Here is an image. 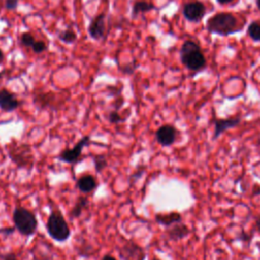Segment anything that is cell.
Wrapping results in <instances>:
<instances>
[{"label": "cell", "mask_w": 260, "mask_h": 260, "mask_svg": "<svg viewBox=\"0 0 260 260\" xmlns=\"http://www.w3.org/2000/svg\"><path fill=\"white\" fill-rule=\"evenodd\" d=\"M134 70H135V64H134V62L131 63V64H127V65L125 66V68L122 69V71H123L124 73H127V74H132V73L134 72Z\"/></svg>", "instance_id": "obj_25"}, {"label": "cell", "mask_w": 260, "mask_h": 260, "mask_svg": "<svg viewBox=\"0 0 260 260\" xmlns=\"http://www.w3.org/2000/svg\"><path fill=\"white\" fill-rule=\"evenodd\" d=\"M235 0H216V2L218 4H221V5H224V4H229V3H232L234 2Z\"/></svg>", "instance_id": "obj_31"}, {"label": "cell", "mask_w": 260, "mask_h": 260, "mask_svg": "<svg viewBox=\"0 0 260 260\" xmlns=\"http://www.w3.org/2000/svg\"><path fill=\"white\" fill-rule=\"evenodd\" d=\"M7 154L17 168L29 171L34 168L35 155L29 144L12 139L7 146Z\"/></svg>", "instance_id": "obj_3"}, {"label": "cell", "mask_w": 260, "mask_h": 260, "mask_svg": "<svg viewBox=\"0 0 260 260\" xmlns=\"http://www.w3.org/2000/svg\"><path fill=\"white\" fill-rule=\"evenodd\" d=\"M92 159H93L94 170L96 173L103 172L108 166V160L104 154H95L93 155Z\"/></svg>", "instance_id": "obj_19"}, {"label": "cell", "mask_w": 260, "mask_h": 260, "mask_svg": "<svg viewBox=\"0 0 260 260\" xmlns=\"http://www.w3.org/2000/svg\"><path fill=\"white\" fill-rule=\"evenodd\" d=\"M168 238L172 241H179L186 238L190 234V229L182 221L177 222L166 230Z\"/></svg>", "instance_id": "obj_13"}, {"label": "cell", "mask_w": 260, "mask_h": 260, "mask_svg": "<svg viewBox=\"0 0 260 260\" xmlns=\"http://www.w3.org/2000/svg\"><path fill=\"white\" fill-rule=\"evenodd\" d=\"M76 187L82 193H90L96 189L98 181L92 175L85 174L77 179Z\"/></svg>", "instance_id": "obj_14"}, {"label": "cell", "mask_w": 260, "mask_h": 260, "mask_svg": "<svg viewBox=\"0 0 260 260\" xmlns=\"http://www.w3.org/2000/svg\"><path fill=\"white\" fill-rule=\"evenodd\" d=\"M46 230L49 236L56 242H65L71 235L70 228L60 211L54 210L48 216Z\"/></svg>", "instance_id": "obj_5"}, {"label": "cell", "mask_w": 260, "mask_h": 260, "mask_svg": "<svg viewBox=\"0 0 260 260\" xmlns=\"http://www.w3.org/2000/svg\"><path fill=\"white\" fill-rule=\"evenodd\" d=\"M12 220L20 235L25 237L35 235L38 228V219L29 209L22 206L15 207L12 213Z\"/></svg>", "instance_id": "obj_4"}, {"label": "cell", "mask_w": 260, "mask_h": 260, "mask_svg": "<svg viewBox=\"0 0 260 260\" xmlns=\"http://www.w3.org/2000/svg\"><path fill=\"white\" fill-rule=\"evenodd\" d=\"M1 260H18V259L14 253L9 252V253H6L3 256H1Z\"/></svg>", "instance_id": "obj_26"}, {"label": "cell", "mask_w": 260, "mask_h": 260, "mask_svg": "<svg viewBox=\"0 0 260 260\" xmlns=\"http://www.w3.org/2000/svg\"><path fill=\"white\" fill-rule=\"evenodd\" d=\"M102 260H117V259L114 258V257L111 256V255H105V256L102 258Z\"/></svg>", "instance_id": "obj_32"}, {"label": "cell", "mask_w": 260, "mask_h": 260, "mask_svg": "<svg viewBox=\"0 0 260 260\" xmlns=\"http://www.w3.org/2000/svg\"><path fill=\"white\" fill-rule=\"evenodd\" d=\"M154 219L158 224L169 228L177 222L182 221V215L180 212H176V211H172L168 213H156L154 216Z\"/></svg>", "instance_id": "obj_15"}, {"label": "cell", "mask_w": 260, "mask_h": 260, "mask_svg": "<svg viewBox=\"0 0 260 260\" xmlns=\"http://www.w3.org/2000/svg\"><path fill=\"white\" fill-rule=\"evenodd\" d=\"M108 119H109V121H110L112 124H118V123H121V122L125 121V118H123V117L118 113L117 110L110 112Z\"/></svg>", "instance_id": "obj_22"}, {"label": "cell", "mask_w": 260, "mask_h": 260, "mask_svg": "<svg viewBox=\"0 0 260 260\" xmlns=\"http://www.w3.org/2000/svg\"><path fill=\"white\" fill-rule=\"evenodd\" d=\"M142 173H143V169H139V170H137L135 173H133L132 178L134 179V181H136L137 179H139V178L142 176Z\"/></svg>", "instance_id": "obj_29"}, {"label": "cell", "mask_w": 260, "mask_h": 260, "mask_svg": "<svg viewBox=\"0 0 260 260\" xmlns=\"http://www.w3.org/2000/svg\"><path fill=\"white\" fill-rule=\"evenodd\" d=\"M88 34L93 40H101L106 34V22L105 14L102 13L94 17L88 25Z\"/></svg>", "instance_id": "obj_11"}, {"label": "cell", "mask_w": 260, "mask_h": 260, "mask_svg": "<svg viewBox=\"0 0 260 260\" xmlns=\"http://www.w3.org/2000/svg\"><path fill=\"white\" fill-rule=\"evenodd\" d=\"M183 15L190 22H199L206 14V7L200 1H191L183 6Z\"/></svg>", "instance_id": "obj_7"}, {"label": "cell", "mask_w": 260, "mask_h": 260, "mask_svg": "<svg viewBox=\"0 0 260 260\" xmlns=\"http://www.w3.org/2000/svg\"><path fill=\"white\" fill-rule=\"evenodd\" d=\"M35 42H36V40H35L34 36L29 32H24L20 36V43L24 47H32Z\"/></svg>", "instance_id": "obj_21"}, {"label": "cell", "mask_w": 260, "mask_h": 260, "mask_svg": "<svg viewBox=\"0 0 260 260\" xmlns=\"http://www.w3.org/2000/svg\"><path fill=\"white\" fill-rule=\"evenodd\" d=\"M155 8V6L147 1H136L133 5L132 8V16L136 17L139 13H144V12H148L150 10H153Z\"/></svg>", "instance_id": "obj_17"}, {"label": "cell", "mask_w": 260, "mask_h": 260, "mask_svg": "<svg viewBox=\"0 0 260 260\" xmlns=\"http://www.w3.org/2000/svg\"><path fill=\"white\" fill-rule=\"evenodd\" d=\"M31 48H32V50H34L35 53L41 54V53H43V52L46 50V45H45V43L42 42V41H36Z\"/></svg>", "instance_id": "obj_23"}, {"label": "cell", "mask_w": 260, "mask_h": 260, "mask_svg": "<svg viewBox=\"0 0 260 260\" xmlns=\"http://www.w3.org/2000/svg\"><path fill=\"white\" fill-rule=\"evenodd\" d=\"M182 64L190 71L198 72L206 67V59L199 45L193 41H185L179 52Z\"/></svg>", "instance_id": "obj_1"}, {"label": "cell", "mask_w": 260, "mask_h": 260, "mask_svg": "<svg viewBox=\"0 0 260 260\" xmlns=\"http://www.w3.org/2000/svg\"><path fill=\"white\" fill-rule=\"evenodd\" d=\"M119 255L123 260H144L145 258L143 249L131 240H128L124 246L119 249Z\"/></svg>", "instance_id": "obj_9"}, {"label": "cell", "mask_w": 260, "mask_h": 260, "mask_svg": "<svg viewBox=\"0 0 260 260\" xmlns=\"http://www.w3.org/2000/svg\"><path fill=\"white\" fill-rule=\"evenodd\" d=\"M248 36L254 42H260V20L252 21L247 28Z\"/></svg>", "instance_id": "obj_18"}, {"label": "cell", "mask_w": 260, "mask_h": 260, "mask_svg": "<svg viewBox=\"0 0 260 260\" xmlns=\"http://www.w3.org/2000/svg\"><path fill=\"white\" fill-rule=\"evenodd\" d=\"M255 225H256V230L260 233V214L257 215L255 218Z\"/></svg>", "instance_id": "obj_30"}, {"label": "cell", "mask_w": 260, "mask_h": 260, "mask_svg": "<svg viewBox=\"0 0 260 260\" xmlns=\"http://www.w3.org/2000/svg\"><path fill=\"white\" fill-rule=\"evenodd\" d=\"M240 117H233V118H225V119H214L213 125H214V132L212 135V139H217L223 132H225L229 129L237 127L241 123Z\"/></svg>", "instance_id": "obj_10"}, {"label": "cell", "mask_w": 260, "mask_h": 260, "mask_svg": "<svg viewBox=\"0 0 260 260\" xmlns=\"http://www.w3.org/2000/svg\"><path fill=\"white\" fill-rule=\"evenodd\" d=\"M152 260H160V259H158V258H153Z\"/></svg>", "instance_id": "obj_35"}, {"label": "cell", "mask_w": 260, "mask_h": 260, "mask_svg": "<svg viewBox=\"0 0 260 260\" xmlns=\"http://www.w3.org/2000/svg\"><path fill=\"white\" fill-rule=\"evenodd\" d=\"M177 136L178 130L172 124H164L155 131V139L161 146H170L174 144Z\"/></svg>", "instance_id": "obj_8"}, {"label": "cell", "mask_w": 260, "mask_h": 260, "mask_svg": "<svg viewBox=\"0 0 260 260\" xmlns=\"http://www.w3.org/2000/svg\"><path fill=\"white\" fill-rule=\"evenodd\" d=\"M238 19L230 12H218L209 17L206 21V29L210 34L219 36H229L242 28H238Z\"/></svg>", "instance_id": "obj_2"}, {"label": "cell", "mask_w": 260, "mask_h": 260, "mask_svg": "<svg viewBox=\"0 0 260 260\" xmlns=\"http://www.w3.org/2000/svg\"><path fill=\"white\" fill-rule=\"evenodd\" d=\"M15 231V226H10V228H5V229H0V234H4V235H11L13 234Z\"/></svg>", "instance_id": "obj_28"}, {"label": "cell", "mask_w": 260, "mask_h": 260, "mask_svg": "<svg viewBox=\"0 0 260 260\" xmlns=\"http://www.w3.org/2000/svg\"><path fill=\"white\" fill-rule=\"evenodd\" d=\"M88 205V199L85 196H79L74 204V206L72 207V209L69 212V215L71 218H76L79 217L80 214L82 213L83 209L85 207H87Z\"/></svg>", "instance_id": "obj_16"}, {"label": "cell", "mask_w": 260, "mask_h": 260, "mask_svg": "<svg viewBox=\"0 0 260 260\" xmlns=\"http://www.w3.org/2000/svg\"><path fill=\"white\" fill-rule=\"evenodd\" d=\"M89 142H90L89 135H85V136L81 137L72 148H65L64 150H62L59 153V155H58L59 160L66 162V164H71V165L76 164L77 161H79V159L81 157L83 147L85 145H87Z\"/></svg>", "instance_id": "obj_6"}, {"label": "cell", "mask_w": 260, "mask_h": 260, "mask_svg": "<svg viewBox=\"0 0 260 260\" xmlns=\"http://www.w3.org/2000/svg\"><path fill=\"white\" fill-rule=\"evenodd\" d=\"M18 5V0H5V7L8 10H14Z\"/></svg>", "instance_id": "obj_24"}, {"label": "cell", "mask_w": 260, "mask_h": 260, "mask_svg": "<svg viewBox=\"0 0 260 260\" xmlns=\"http://www.w3.org/2000/svg\"><path fill=\"white\" fill-rule=\"evenodd\" d=\"M3 57H4V56H3V53H2V51L0 50V63L3 61Z\"/></svg>", "instance_id": "obj_33"}, {"label": "cell", "mask_w": 260, "mask_h": 260, "mask_svg": "<svg viewBox=\"0 0 260 260\" xmlns=\"http://www.w3.org/2000/svg\"><path fill=\"white\" fill-rule=\"evenodd\" d=\"M239 240H242L244 242H250L251 241V235L245 233V232H242L241 235L238 237Z\"/></svg>", "instance_id": "obj_27"}, {"label": "cell", "mask_w": 260, "mask_h": 260, "mask_svg": "<svg viewBox=\"0 0 260 260\" xmlns=\"http://www.w3.org/2000/svg\"><path fill=\"white\" fill-rule=\"evenodd\" d=\"M59 39L63 42V43H66V44H71L73 43L77 36L76 34L71 29V28H67V29H64V30H61L59 32Z\"/></svg>", "instance_id": "obj_20"}, {"label": "cell", "mask_w": 260, "mask_h": 260, "mask_svg": "<svg viewBox=\"0 0 260 260\" xmlns=\"http://www.w3.org/2000/svg\"><path fill=\"white\" fill-rule=\"evenodd\" d=\"M19 107V102L15 94L6 88L0 89V109L4 112H12Z\"/></svg>", "instance_id": "obj_12"}, {"label": "cell", "mask_w": 260, "mask_h": 260, "mask_svg": "<svg viewBox=\"0 0 260 260\" xmlns=\"http://www.w3.org/2000/svg\"><path fill=\"white\" fill-rule=\"evenodd\" d=\"M256 4H257V7H258V9L260 10V0H256Z\"/></svg>", "instance_id": "obj_34"}]
</instances>
